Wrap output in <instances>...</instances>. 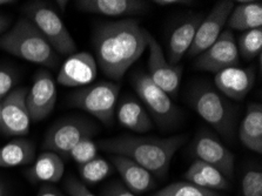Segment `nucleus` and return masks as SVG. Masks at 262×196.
<instances>
[{
	"mask_svg": "<svg viewBox=\"0 0 262 196\" xmlns=\"http://www.w3.org/2000/svg\"><path fill=\"white\" fill-rule=\"evenodd\" d=\"M239 54L245 59L259 57L262 52V29H254L242 33L237 45Z\"/></svg>",
	"mask_w": 262,
	"mask_h": 196,
	"instance_id": "27",
	"label": "nucleus"
},
{
	"mask_svg": "<svg viewBox=\"0 0 262 196\" xmlns=\"http://www.w3.org/2000/svg\"><path fill=\"white\" fill-rule=\"evenodd\" d=\"M29 89L18 87L0 102V130L9 137H24L30 132L31 119L26 106Z\"/></svg>",
	"mask_w": 262,
	"mask_h": 196,
	"instance_id": "9",
	"label": "nucleus"
},
{
	"mask_svg": "<svg viewBox=\"0 0 262 196\" xmlns=\"http://www.w3.org/2000/svg\"><path fill=\"white\" fill-rule=\"evenodd\" d=\"M194 153L198 160L213 166L225 177H232L234 155L219 140L208 133H201L194 141Z\"/></svg>",
	"mask_w": 262,
	"mask_h": 196,
	"instance_id": "15",
	"label": "nucleus"
},
{
	"mask_svg": "<svg viewBox=\"0 0 262 196\" xmlns=\"http://www.w3.org/2000/svg\"><path fill=\"white\" fill-rule=\"evenodd\" d=\"M65 173V165L60 155L53 151H43L27 171V177L33 182H59Z\"/></svg>",
	"mask_w": 262,
	"mask_h": 196,
	"instance_id": "21",
	"label": "nucleus"
},
{
	"mask_svg": "<svg viewBox=\"0 0 262 196\" xmlns=\"http://www.w3.org/2000/svg\"><path fill=\"white\" fill-rule=\"evenodd\" d=\"M120 86L112 81L81 87L70 95V103L97 118L105 126H112Z\"/></svg>",
	"mask_w": 262,
	"mask_h": 196,
	"instance_id": "5",
	"label": "nucleus"
},
{
	"mask_svg": "<svg viewBox=\"0 0 262 196\" xmlns=\"http://www.w3.org/2000/svg\"><path fill=\"white\" fill-rule=\"evenodd\" d=\"M98 143L94 142L92 139H85L79 142L67 157L72 159L79 166H81L98 158Z\"/></svg>",
	"mask_w": 262,
	"mask_h": 196,
	"instance_id": "29",
	"label": "nucleus"
},
{
	"mask_svg": "<svg viewBox=\"0 0 262 196\" xmlns=\"http://www.w3.org/2000/svg\"><path fill=\"white\" fill-rule=\"evenodd\" d=\"M239 138L242 145L262 153V107L260 103H251L239 128Z\"/></svg>",
	"mask_w": 262,
	"mask_h": 196,
	"instance_id": "22",
	"label": "nucleus"
},
{
	"mask_svg": "<svg viewBox=\"0 0 262 196\" xmlns=\"http://www.w3.org/2000/svg\"><path fill=\"white\" fill-rule=\"evenodd\" d=\"M98 75V65L89 52H75L62 63L58 73V82L66 87H86Z\"/></svg>",
	"mask_w": 262,
	"mask_h": 196,
	"instance_id": "14",
	"label": "nucleus"
},
{
	"mask_svg": "<svg viewBox=\"0 0 262 196\" xmlns=\"http://www.w3.org/2000/svg\"><path fill=\"white\" fill-rule=\"evenodd\" d=\"M65 191L70 196H95L84 182L79 181L73 177H70L63 183Z\"/></svg>",
	"mask_w": 262,
	"mask_h": 196,
	"instance_id": "32",
	"label": "nucleus"
},
{
	"mask_svg": "<svg viewBox=\"0 0 262 196\" xmlns=\"http://www.w3.org/2000/svg\"><path fill=\"white\" fill-rule=\"evenodd\" d=\"M186 135L170 138H144L133 135L101 140L98 147L107 153L128 158L149 173L159 177L167 174L174 154L184 145Z\"/></svg>",
	"mask_w": 262,
	"mask_h": 196,
	"instance_id": "2",
	"label": "nucleus"
},
{
	"mask_svg": "<svg viewBox=\"0 0 262 196\" xmlns=\"http://www.w3.org/2000/svg\"><path fill=\"white\" fill-rule=\"evenodd\" d=\"M149 34L133 19L97 24L92 40L95 61L102 73L120 80L148 47Z\"/></svg>",
	"mask_w": 262,
	"mask_h": 196,
	"instance_id": "1",
	"label": "nucleus"
},
{
	"mask_svg": "<svg viewBox=\"0 0 262 196\" xmlns=\"http://www.w3.org/2000/svg\"><path fill=\"white\" fill-rule=\"evenodd\" d=\"M132 86L161 127H170L180 119V111L168 94L154 83L148 74L138 71L132 75Z\"/></svg>",
	"mask_w": 262,
	"mask_h": 196,
	"instance_id": "8",
	"label": "nucleus"
},
{
	"mask_svg": "<svg viewBox=\"0 0 262 196\" xmlns=\"http://www.w3.org/2000/svg\"><path fill=\"white\" fill-rule=\"evenodd\" d=\"M148 77L166 94L174 97L180 89L182 67L170 65L165 57L160 43L152 34H149L148 38Z\"/></svg>",
	"mask_w": 262,
	"mask_h": 196,
	"instance_id": "10",
	"label": "nucleus"
},
{
	"mask_svg": "<svg viewBox=\"0 0 262 196\" xmlns=\"http://www.w3.org/2000/svg\"><path fill=\"white\" fill-rule=\"evenodd\" d=\"M102 196H136L126 186L121 183H111L108 187L104 189Z\"/></svg>",
	"mask_w": 262,
	"mask_h": 196,
	"instance_id": "33",
	"label": "nucleus"
},
{
	"mask_svg": "<svg viewBox=\"0 0 262 196\" xmlns=\"http://www.w3.org/2000/svg\"><path fill=\"white\" fill-rule=\"evenodd\" d=\"M57 4H58V7H60V10L62 12H65L66 6H67V4H69V3H67L66 0H58Z\"/></svg>",
	"mask_w": 262,
	"mask_h": 196,
	"instance_id": "37",
	"label": "nucleus"
},
{
	"mask_svg": "<svg viewBox=\"0 0 262 196\" xmlns=\"http://www.w3.org/2000/svg\"><path fill=\"white\" fill-rule=\"evenodd\" d=\"M214 82L222 94L234 100L246 98L255 82V71L253 67H229L217 72Z\"/></svg>",
	"mask_w": 262,
	"mask_h": 196,
	"instance_id": "17",
	"label": "nucleus"
},
{
	"mask_svg": "<svg viewBox=\"0 0 262 196\" xmlns=\"http://www.w3.org/2000/svg\"><path fill=\"white\" fill-rule=\"evenodd\" d=\"M244 196H262V173L260 170H249L244 175L241 182Z\"/></svg>",
	"mask_w": 262,
	"mask_h": 196,
	"instance_id": "30",
	"label": "nucleus"
},
{
	"mask_svg": "<svg viewBox=\"0 0 262 196\" xmlns=\"http://www.w3.org/2000/svg\"><path fill=\"white\" fill-rule=\"evenodd\" d=\"M202 21L201 15H194L176 27L168 40V60L170 65H178L189 51L195 33Z\"/></svg>",
	"mask_w": 262,
	"mask_h": 196,
	"instance_id": "19",
	"label": "nucleus"
},
{
	"mask_svg": "<svg viewBox=\"0 0 262 196\" xmlns=\"http://www.w3.org/2000/svg\"><path fill=\"white\" fill-rule=\"evenodd\" d=\"M0 49L29 62L57 69L59 57L52 46L29 19L23 17L0 35Z\"/></svg>",
	"mask_w": 262,
	"mask_h": 196,
	"instance_id": "3",
	"label": "nucleus"
},
{
	"mask_svg": "<svg viewBox=\"0 0 262 196\" xmlns=\"http://www.w3.org/2000/svg\"><path fill=\"white\" fill-rule=\"evenodd\" d=\"M228 26L236 31H249L262 27L261 2H239L227 20Z\"/></svg>",
	"mask_w": 262,
	"mask_h": 196,
	"instance_id": "24",
	"label": "nucleus"
},
{
	"mask_svg": "<svg viewBox=\"0 0 262 196\" xmlns=\"http://www.w3.org/2000/svg\"><path fill=\"white\" fill-rule=\"evenodd\" d=\"M112 162L118 173L120 174L125 186L133 194H144L156 185L152 174L130 159L121 155H114Z\"/></svg>",
	"mask_w": 262,
	"mask_h": 196,
	"instance_id": "18",
	"label": "nucleus"
},
{
	"mask_svg": "<svg viewBox=\"0 0 262 196\" xmlns=\"http://www.w3.org/2000/svg\"><path fill=\"white\" fill-rule=\"evenodd\" d=\"M117 118L122 127L136 133H146L153 128L152 119L145 108L130 97L122 99L119 103Z\"/></svg>",
	"mask_w": 262,
	"mask_h": 196,
	"instance_id": "20",
	"label": "nucleus"
},
{
	"mask_svg": "<svg viewBox=\"0 0 262 196\" xmlns=\"http://www.w3.org/2000/svg\"><path fill=\"white\" fill-rule=\"evenodd\" d=\"M35 146L27 139L18 138L0 148V168L26 166L34 161Z\"/></svg>",
	"mask_w": 262,
	"mask_h": 196,
	"instance_id": "23",
	"label": "nucleus"
},
{
	"mask_svg": "<svg viewBox=\"0 0 262 196\" xmlns=\"http://www.w3.org/2000/svg\"><path fill=\"white\" fill-rule=\"evenodd\" d=\"M17 80V74L13 70L0 67V102L14 90Z\"/></svg>",
	"mask_w": 262,
	"mask_h": 196,
	"instance_id": "31",
	"label": "nucleus"
},
{
	"mask_svg": "<svg viewBox=\"0 0 262 196\" xmlns=\"http://www.w3.org/2000/svg\"><path fill=\"white\" fill-rule=\"evenodd\" d=\"M239 50L231 31H222L220 37L207 50L198 55L195 67L200 71L217 72L239 65Z\"/></svg>",
	"mask_w": 262,
	"mask_h": 196,
	"instance_id": "11",
	"label": "nucleus"
},
{
	"mask_svg": "<svg viewBox=\"0 0 262 196\" xmlns=\"http://www.w3.org/2000/svg\"><path fill=\"white\" fill-rule=\"evenodd\" d=\"M111 173V166L105 159L95 158L92 161L79 166V174L89 185H94L105 180Z\"/></svg>",
	"mask_w": 262,
	"mask_h": 196,
	"instance_id": "26",
	"label": "nucleus"
},
{
	"mask_svg": "<svg viewBox=\"0 0 262 196\" xmlns=\"http://www.w3.org/2000/svg\"><path fill=\"white\" fill-rule=\"evenodd\" d=\"M190 167L194 170L199 173L200 177L204 180L206 183V187L210 190H222L228 188V181L224 174L214 168L213 166L207 165V163L196 160L194 161Z\"/></svg>",
	"mask_w": 262,
	"mask_h": 196,
	"instance_id": "25",
	"label": "nucleus"
},
{
	"mask_svg": "<svg viewBox=\"0 0 262 196\" xmlns=\"http://www.w3.org/2000/svg\"><path fill=\"white\" fill-rule=\"evenodd\" d=\"M23 13L45 37L52 49L61 55H72L77 51L74 39L65 24L49 3L29 2Z\"/></svg>",
	"mask_w": 262,
	"mask_h": 196,
	"instance_id": "4",
	"label": "nucleus"
},
{
	"mask_svg": "<svg viewBox=\"0 0 262 196\" xmlns=\"http://www.w3.org/2000/svg\"><path fill=\"white\" fill-rule=\"evenodd\" d=\"M14 2H11V0H0V6L3 5H9V4H13Z\"/></svg>",
	"mask_w": 262,
	"mask_h": 196,
	"instance_id": "39",
	"label": "nucleus"
},
{
	"mask_svg": "<svg viewBox=\"0 0 262 196\" xmlns=\"http://www.w3.org/2000/svg\"><path fill=\"white\" fill-rule=\"evenodd\" d=\"M10 26V19L5 15L0 14V35L5 33Z\"/></svg>",
	"mask_w": 262,
	"mask_h": 196,
	"instance_id": "36",
	"label": "nucleus"
},
{
	"mask_svg": "<svg viewBox=\"0 0 262 196\" xmlns=\"http://www.w3.org/2000/svg\"><path fill=\"white\" fill-rule=\"evenodd\" d=\"M0 196H6L5 186H4V183L2 181H0Z\"/></svg>",
	"mask_w": 262,
	"mask_h": 196,
	"instance_id": "38",
	"label": "nucleus"
},
{
	"mask_svg": "<svg viewBox=\"0 0 262 196\" xmlns=\"http://www.w3.org/2000/svg\"><path fill=\"white\" fill-rule=\"evenodd\" d=\"M55 102L57 87L52 75L46 71L38 72L26 95V106L31 121L38 122L49 117L54 110Z\"/></svg>",
	"mask_w": 262,
	"mask_h": 196,
	"instance_id": "13",
	"label": "nucleus"
},
{
	"mask_svg": "<svg viewBox=\"0 0 262 196\" xmlns=\"http://www.w3.org/2000/svg\"><path fill=\"white\" fill-rule=\"evenodd\" d=\"M97 132V126L85 118H63L47 130L42 147L49 151L67 157L79 142L85 139H92Z\"/></svg>",
	"mask_w": 262,
	"mask_h": 196,
	"instance_id": "7",
	"label": "nucleus"
},
{
	"mask_svg": "<svg viewBox=\"0 0 262 196\" xmlns=\"http://www.w3.org/2000/svg\"><path fill=\"white\" fill-rule=\"evenodd\" d=\"M37 196H65V194L61 193V191L57 189V188L45 185L40 188V190H39Z\"/></svg>",
	"mask_w": 262,
	"mask_h": 196,
	"instance_id": "34",
	"label": "nucleus"
},
{
	"mask_svg": "<svg viewBox=\"0 0 262 196\" xmlns=\"http://www.w3.org/2000/svg\"><path fill=\"white\" fill-rule=\"evenodd\" d=\"M75 7L79 11L106 17H129L145 14L149 4L142 0H78Z\"/></svg>",
	"mask_w": 262,
	"mask_h": 196,
	"instance_id": "16",
	"label": "nucleus"
},
{
	"mask_svg": "<svg viewBox=\"0 0 262 196\" xmlns=\"http://www.w3.org/2000/svg\"><path fill=\"white\" fill-rule=\"evenodd\" d=\"M153 196H220L214 190L198 187L189 182H174L157 191Z\"/></svg>",
	"mask_w": 262,
	"mask_h": 196,
	"instance_id": "28",
	"label": "nucleus"
},
{
	"mask_svg": "<svg viewBox=\"0 0 262 196\" xmlns=\"http://www.w3.org/2000/svg\"><path fill=\"white\" fill-rule=\"evenodd\" d=\"M190 102L198 114L226 138L234 134V114L228 102L209 86H198L190 95Z\"/></svg>",
	"mask_w": 262,
	"mask_h": 196,
	"instance_id": "6",
	"label": "nucleus"
},
{
	"mask_svg": "<svg viewBox=\"0 0 262 196\" xmlns=\"http://www.w3.org/2000/svg\"><path fill=\"white\" fill-rule=\"evenodd\" d=\"M153 4H158V5H160V6L189 5L190 2H185V0H154Z\"/></svg>",
	"mask_w": 262,
	"mask_h": 196,
	"instance_id": "35",
	"label": "nucleus"
},
{
	"mask_svg": "<svg viewBox=\"0 0 262 196\" xmlns=\"http://www.w3.org/2000/svg\"><path fill=\"white\" fill-rule=\"evenodd\" d=\"M235 6L231 0H220L210 10L207 17L202 19L199 29L195 33V38L188 51L190 57H196L202 52L213 45L220 37L224 26L227 24L229 14Z\"/></svg>",
	"mask_w": 262,
	"mask_h": 196,
	"instance_id": "12",
	"label": "nucleus"
}]
</instances>
